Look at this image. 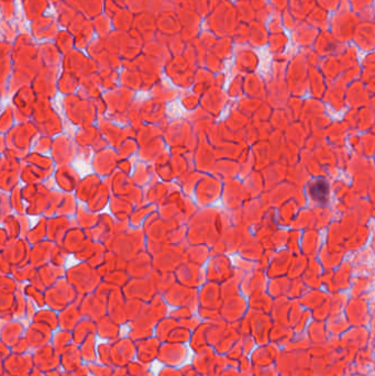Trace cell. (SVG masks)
<instances>
[{
	"mask_svg": "<svg viewBox=\"0 0 375 376\" xmlns=\"http://www.w3.org/2000/svg\"><path fill=\"white\" fill-rule=\"evenodd\" d=\"M329 192V185L325 180L313 181L309 187V193L312 197V199L320 203H325L327 201Z\"/></svg>",
	"mask_w": 375,
	"mask_h": 376,
	"instance_id": "cell-1",
	"label": "cell"
}]
</instances>
